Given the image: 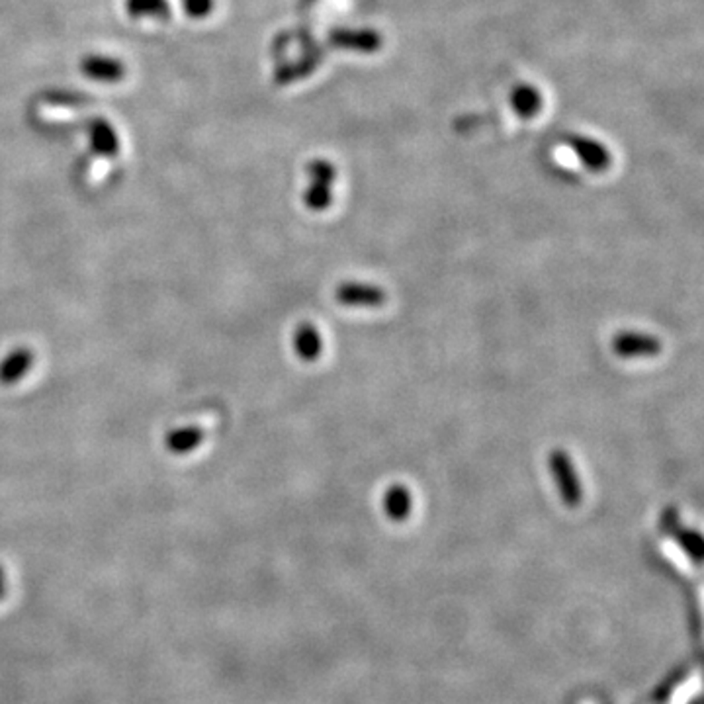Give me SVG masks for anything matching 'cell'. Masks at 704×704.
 I'll return each mask as SVG.
<instances>
[{
	"label": "cell",
	"instance_id": "obj_1",
	"mask_svg": "<svg viewBox=\"0 0 704 704\" xmlns=\"http://www.w3.org/2000/svg\"><path fill=\"white\" fill-rule=\"evenodd\" d=\"M548 466H550L552 478L556 481V488L559 498H562L564 505L569 508L579 507L583 499V488H581V479L576 472V466H573L569 454L562 448H554L548 456Z\"/></svg>",
	"mask_w": 704,
	"mask_h": 704
},
{
	"label": "cell",
	"instance_id": "obj_2",
	"mask_svg": "<svg viewBox=\"0 0 704 704\" xmlns=\"http://www.w3.org/2000/svg\"><path fill=\"white\" fill-rule=\"evenodd\" d=\"M661 341L648 333L622 331L612 338V350L620 358H651L661 352Z\"/></svg>",
	"mask_w": 704,
	"mask_h": 704
},
{
	"label": "cell",
	"instance_id": "obj_3",
	"mask_svg": "<svg viewBox=\"0 0 704 704\" xmlns=\"http://www.w3.org/2000/svg\"><path fill=\"white\" fill-rule=\"evenodd\" d=\"M337 302L347 307H380L386 304L387 294L380 286L360 284V282H343L335 290Z\"/></svg>",
	"mask_w": 704,
	"mask_h": 704
},
{
	"label": "cell",
	"instance_id": "obj_4",
	"mask_svg": "<svg viewBox=\"0 0 704 704\" xmlns=\"http://www.w3.org/2000/svg\"><path fill=\"white\" fill-rule=\"evenodd\" d=\"M661 528L671 534V537L679 542L685 550L689 552V556L695 559V562H700V556H702V538L699 537V532L690 530L687 527L681 525L679 520V513H677L675 507H668L661 515Z\"/></svg>",
	"mask_w": 704,
	"mask_h": 704
},
{
	"label": "cell",
	"instance_id": "obj_5",
	"mask_svg": "<svg viewBox=\"0 0 704 704\" xmlns=\"http://www.w3.org/2000/svg\"><path fill=\"white\" fill-rule=\"evenodd\" d=\"M313 186L307 194V206L313 210H325L331 202V182L335 178L333 166L327 163H317L313 166Z\"/></svg>",
	"mask_w": 704,
	"mask_h": 704
},
{
	"label": "cell",
	"instance_id": "obj_6",
	"mask_svg": "<svg viewBox=\"0 0 704 704\" xmlns=\"http://www.w3.org/2000/svg\"><path fill=\"white\" fill-rule=\"evenodd\" d=\"M411 507H413L411 491L406 486L396 484V486H391L386 491V495H384V511H386L387 518L396 520V523H401V520H406L409 517Z\"/></svg>",
	"mask_w": 704,
	"mask_h": 704
},
{
	"label": "cell",
	"instance_id": "obj_7",
	"mask_svg": "<svg viewBox=\"0 0 704 704\" xmlns=\"http://www.w3.org/2000/svg\"><path fill=\"white\" fill-rule=\"evenodd\" d=\"M294 343H296L297 355L302 357L304 360H307V362L316 360L321 355V348H323L321 337H319L317 329L313 327V325H309V323L299 325L297 331H296Z\"/></svg>",
	"mask_w": 704,
	"mask_h": 704
},
{
	"label": "cell",
	"instance_id": "obj_8",
	"mask_svg": "<svg viewBox=\"0 0 704 704\" xmlns=\"http://www.w3.org/2000/svg\"><path fill=\"white\" fill-rule=\"evenodd\" d=\"M573 147H576L581 161L589 168H593V171H603V168L608 166V155L601 146H597V143L589 139H576L573 141Z\"/></svg>",
	"mask_w": 704,
	"mask_h": 704
},
{
	"label": "cell",
	"instance_id": "obj_9",
	"mask_svg": "<svg viewBox=\"0 0 704 704\" xmlns=\"http://www.w3.org/2000/svg\"><path fill=\"white\" fill-rule=\"evenodd\" d=\"M537 104H538V96L537 93H530V90H525V93H518L517 98H515V106L520 110V112H534L537 110Z\"/></svg>",
	"mask_w": 704,
	"mask_h": 704
},
{
	"label": "cell",
	"instance_id": "obj_10",
	"mask_svg": "<svg viewBox=\"0 0 704 704\" xmlns=\"http://www.w3.org/2000/svg\"><path fill=\"white\" fill-rule=\"evenodd\" d=\"M0 593H3V589H0Z\"/></svg>",
	"mask_w": 704,
	"mask_h": 704
}]
</instances>
